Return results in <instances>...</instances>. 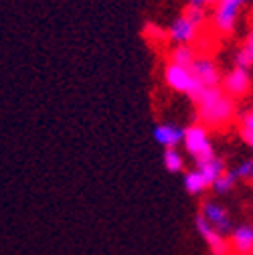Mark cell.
<instances>
[{"label": "cell", "mask_w": 253, "mask_h": 255, "mask_svg": "<svg viewBox=\"0 0 253 255\" xmlns=\"http://www.w3.org/2000/svg\"><path fill=\"white\" fill-rule=\"evenodd\" d=\"M193 102L197 104L199 120L205 128H225L235 116L233 98H229L219 85L203 87Z\"/></svg>", "instance_id": "obj_1"}, {"label": "cell", "mask_w": 253, "mask_h": 255, "mask_svg": "<svg viewBox=\"0 0 253 255\" xmlns=\"http://www.w3.org/2000/svg\"><path fill=\"white\" fill-rule=\"evenodd\" d=\"M182 144H184V150L193 156V160L197 164L207 162V160H211V158L215 156V150H213L209 132H207V128L203 124L188 126L186 130H184Z\"/></svg>", "instance_id": "obj_2"}, {"label": "cell", "mask_w": 253, "mask_h": 255, "mask_svg": "<svg viewBox=\"0 0 253 255\" xmlns=\"http://www.w3.org/2000/svg\"><path fill=\"white\" fill-rule=\"evenodd\" d=\"M164 83L172 91L188 95V98H193V100H195V95L203 89V85L199 83V79L195 77L191 67H180V65L170 63V61L164 65Z\"/></svg>", "instance_id": "obj_3"}, {"label": "cell", "mask_w": 253, "mask_h": 255, "mask_svg": "<svg viewBox=\"0 0 253 255\" xmlns=\"http://www.w3.org/2000/svg\"><path fill=\"white\" fill-rule=\"evenodd\" d=\"M241 0H217L215 14H213V24L219 33L231 35L235 30L237 18H239V8H241Z\"/></svg>", "instance_id": "obj_4"}, {"label": "cell", "mask_w": 253, "mask_h": 255, "mask_svg": "<svg viewBox=\"0 0 253 255\" xmlns=\"http://www.w3.org/2000/svg\"><path fill=\"white\" fill-rule=\"evenodd\" d=\"M199 28L201 26H197L195 22L188 20L184 14H180V16H176L170 22V26L166 30V37H168V41L172 45H191L199 37Z\"/></svg>", "instance_id": "obj_5"}, {"label": "cell", "mask_w": 253, "mask_h": 255, "mask_svg": "<svg viewBox=\"0 0 253 255\" xmlns=\"http://www.w3.org/2000/svg\"><path fill=\"white\" fill-rule=\"evenodd\" d=\"M199 215L209 223L215 231H219L221 235L231 231V215L223 205H219L215 201H205Z\"/></svg>", "instance_id": "obj_6"}, {"label": "cell", "mask_w": 253, "mask_h": 255, "mask_svg": "<svg viewBox=\"0 0 253 255\" xmlns=\"http://www.w3.org/2000/svg\"><path fill=\"white\" fill-rule=\"evenodd\" d=\"M195 227H197L199 235L205 239V243L209 245L211 255H229V251H231L229 241L221 235L219 231H215L201 215H197V219H195Z\"/></svg>", "instance_id": "obj_7"}, {"label": "cell", "mask_w": 253, "mask_h": 255, "mask_svg": "<svg viewBox=\"0 0 253 255\" xmlns=\"http://www.w3.org/2000/svg\"><path fill=\"white\" fill-rule=\"evenodd\" d=\"M221 89H223L229 98H243L245 93H249L251 87V77H249V69L245 67H233L221 81Z\"/></svg>", "instance_id": "obj_8"}, {"label": "cell", "mask_w": 253, "mask_h": 255, "mask_svg": "<svg viewBox=\"0 0 253 255\" xmlns=\"http://www.w3.org/2000/svg\"><path fill=\"white\" fill-rule=\"evenodd\" d=\"M195 77L199 79V83L203 87H215L219 85L221 81V75H219V69L215 65V61L211 57H197L195 63L191 65Z\"/></svg>", "instance_id": "obj_9"}, {"label": "cell", "mask_w": 253, "mask_h": 255, "mask_svg": "<svg viewBox=\"0 0 253 255\" xmlns=\"http://www.w3.org/2000/svg\"><path fill=\"white\" fill-rule=\"evenodd\" d=\"M229 245L237 255H251L253 253V225L241 223L239 227L231 231Z\"/></svg>", "instance_id": "obj_10"}, {"label": "cell", "mask_w": 253, "mask_h": 255, "mask_svg": "<svg viewBox=\"0 0 253 255\" xmlns=\"http://www.w3.org/2000/svg\"><path fill=\"white\" fill-rule=\"evenodd\" d=\"M154 138L156 142L160 144L164 150L166 148H178V144H182V138H184V130L174 124H156L154 128Z\"/></svg>", "instance_id": "obj_11"}, {"label": "cell", "mask_w": 253, "mask_h": 255, "mask_svg": "<svg viewBox=\"0 0 253 255\" xmlns=\"http://www.w3.org/2000/svg\"><path fill=\"white\" fill-rule=\"evenodd\" d=\"M195 59H197V51L191 45H174L168 61L174 63V65H180V67H191Z\"/></svg>", "instance_id": "obj_12"}, {"label": "cell", "mask_w": 253, "mask_h": 255, "mask_svg": "<svg viewBox=\"0 0 253 255\" xmlns=\"http://www.w3.org/2000/svg\"><path fill=\"white\" fill-rule=\"evenodd\" d=\"M197 168L201 170V174L205 176V180L209 182V186L223 174L227 168H225V162L221 160V158H217V156H213L211 160H207V162H201V164H197Z\"/></svg>", "instance_id": "obj_13"}, {"label": "cell", "mask_w": 253, "mask_h": 255, "mask_svg": "<svg viewBox=\"0 0 253 255\" xmlns=\"http://www.w3.org/2000/svg\"><path fill=\"white\" fill-rule=\"evenodd\" d=\"M184 188L188 195H201L203 190L209 188V182L205 180V176L201 174L199 168H193L184 174Z\"/></svg>", "instance_id": "obj_14"}, {"label": "cell", "mask_w": 253, "mask_h": 255, "mask_svg": "<svg viewBox=\"0 0 253 255\" xmlns=\"http://www.w3.org/2000/svg\"><path fill=\"white\" fill-rule=\"evenodd\" d=\"M235 63H237V67H245V69H249L253 65V28L245 35L243 45L239 47V51L235 55Z\"/></svg>", "instance_id": "obj_15"}, {"label": "cell", "mask_w": 253, "mask_h": 255, "mask_svg": "<svg viewBox=\"0 0 253 255\" xmlns=\"http://www.w3.org/2000/svg\"><path fill=\"white\" fill-rule=\"evenodd\" d=\"M162 160H164V166L168 172H180L184 168V158L178 152V148H166Z\"/></svg>", "instance_id": "obj_16"}, {"label": "cell", "mask_w": 253, "mask_h": 255, "mask_svg": "<svg viewBox=\"0 0 253 255\" xmlns=\"http://www.w3.org/2000/svg\"><path fill=\"white\" fill-rule=\"evenodd\" d=\"M235 182H237V176H235V172L233 170H225L223 174H221L211 186L215 188V193H219V195H225V193H229V190H233V186H235Z\"/></svg>", "instance_id": "obj_17"}, {"label": "cell", "mask_w": 253, "mask_h": 255, "mask_svg": "<svg viewBox=\"0 0 253 255\" xmlns=\"http://www.w3.org/2000/svg\"><path fill=\"white\" fill-rule=\"evenodd\" d=\"M188 20L191 22H195L197 26H203L205 22H207V10H205V6H197V4H188L186 8H184V12H182Z\"/></svg>", "instance_id": "obj_18"}, {"label": "cell", "mask_w": 253, "mask_h": 255, "mask_svg": "<svg viewBox=\"0 0 253 255\" xmlns=\"http://www.w3.org/2000/svg\"><path fill=\"white\" fill-rule=\"evenodd\" d=\"M233 172H235L237 180H239V178H243V180H253V160H251V158H249V160H243Z\"/></svg>", "instance_id": "obj_19"}, {"label": "cell", "mask_w": 253, "mask_h": 255, "mask_svg": "<svg viewBox=\"0 0 253 255\" xmlns=\"http://www.w3.org/2000/svg\"><path fill=\"white\" fill-rule=\"evenodd\" d=\"M241 130H253V110L243 114V118H241Z\"/></svg>", "instance_id": "obj_20"}, {"label": "cell", "mask_w": 253, "mask_h": 255, "mask_svg": "<svg viewBox=\"0 0 253 255\" xmlns=\"http://www.w3.org/2000/svg\"><path fill=\"white\" fill-rule=\"evenodd\" d=\"M241 138H243V142L253 150V130H241Z\"/></svg>", "instance_id": "obj_21"}, {"label": "cell", "mask_w": 253, "mask_h": 255, "mask_svg": "<svg viewBox=\"0 0 253 255\" xmlns=\"http://www.w3.org/2000/svg\"><path fill=\"white\" fill-rule=\"evenodd\" d=\"M188 4H197V6H209V4H217V0H188Z\"/></svg>", "instance_id": "obj_22"}, {"label": "cell", "mask_w": 253, "mask_h": 255, "mask_svg": "<svg viewBox=\"0 0 253 255\" xmlns=\"http://www.w3.org/2000/svg\"><path fill=\"white\" fill-rule=\"evenodd\" d=\"M241 2H247V0H241Z\"/></svg>", "instance_id": "obj_23"}]
</instances>
